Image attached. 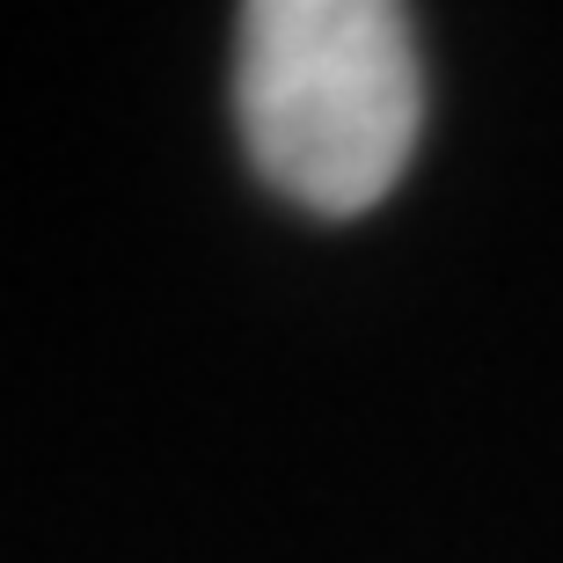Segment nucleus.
Masks as SVG:
<instances>
[{
  "instance_id": "f257e3e1",
  "label": "nucleus",
  "mask_w": 563,
  "mask_h": 563,
  "mask_svg": "<svg viewBox=\"0 0 563 563\" xmlns=\"http://www.w3.org/2000/svg\"><path fill=\"white\" fill-rule=\"evenodd\" d=\"M234 118L264 184L308 212H366L418 146L410 15L388 0H256L234 37Z\"/></svg>"
}]
</instances>
